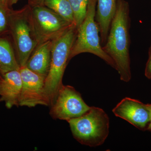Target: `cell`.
<instances>
[{
  "label": "cell",
  "mask_w": 151,
  "mask_h": 151,
  "mask_svg": "<svg viewBox=\"0 0 151 151\" xmlns=\"http://www.w3.org/2000/svg\"><path fill=\"white\" fill-rule=\"evenodd\" d=\"M130 18L129 3L117 0L116 9L109 29L104 51L113 59L121 80L128 82L132 78L129 47Z\"/></svg>",
  "instance_id": "1"
},
{
  "label": "cell",
  "mask_w": 151,
  "mask_h": 151,
  "mask_svg": "<svg viewBox=\"0 0 151 151\" xmlns=\"http://www.w3.org/2000/svg\"><path fill=\"white\" fill-rule=\"evenodd\" d=\"M77 30L72 24L64 33L53 41L51 49L50 68L45 82V94L50 106L55 100L61 86L63 77L69 62L71 48L76 37Z\"/></svg>",
  "instance_id": "2"
},
{
  "label": "cell",
  "mask_w": 151,
  "mask_h": 151,
  "mask_svg": "<svg viewBox=\"0 0 151 151\" xmlns=\"http://www.w3.org/2000/svg\"><path fill=\"white\" fill-rule=\"evenodd\" d=\"M67 122L73 137L84 145H101L109 134L110 120L107 113L101 108L91 107L82 116Z\"/></svg>",
  "instance_id": "3"
},
{
  "label": "cell",
  "mask_w": 151,
  "mask_h": 151,
  "mask_svg": "<svg viewBox=\"0 0 151 151\" xmlns=\"http://www.w3.org/2000/svg\"><path fill=\"white\" fill-rule=\"evenodd\" d=\"M97 3V0H89L86 16L77 30L69 60L78 54L88 52L99 57L116 69L115 63L104 51L101 45L99 27L95 20Z\"/></svg>",
  "instance_id": "4"
},
{
  "label": "cell",
  "mask_w": 151,
  "mask_h": 151,
  "mask_svg": "<svg viewBox=\"0 0 151 151\" xmlns=\"http://www.w3.org/2000/svg\"><path fill=\"white\" fill-rule=\"evenodd\" d=\"M31 7L27 5L21 9H12L9 20V33L13 42L14 50L20 67L25 66L38 45L30 19Z\"/></svg>",
  "instance_id": "5"
},
{
  "label": "cell",
  "mask_w": 151,
  "mask_h": 151,
  "mask_svg": "<svg viewBox=\"0 0 151 151\" xmlns=\"http://www.w3.org/2000/svg\"><path fill=\"white\" fill-rule=\"evenodd\" d=\"M31 7V6H30ZM30 19L38 45L54 40L73 24H70L45 6L31 7Z\"/></svg>",
  "instance_id": "6"
},
{
  "label": "cell",
  "mask_w": 151,
  "mask_h": 151,
  "mask_svg": "<svg viewBox=\"0 0 151 151\" xmlns=\"http://www.w3.org/2000/svg\"><path fill=\"white\" fill-rule=\"evenodd\" d=\"M50 107V114L52 119L67 122L82 116L91 108L74 87L64 85L59 89Z\"/></svg>",
  "instance_id": "7"
},
{
  "label": "cell",
  "mask_w": 151,
  "mask_h": 151,
  "mask_svg": "<svg viewBox=\"0 0 151 151\" xmlns=\"http://www.w3.org/2000/svg\"><path fill=\"white\" fill-rule=\"evenodd\" d=\"M22 86L19 106L33 108L37 105L48 106L45 94V78L25 66L20 68Z\"/></svg>",
  "instance_id": "8"
},
{
  "label": "cell",
  "mask_w": 151,
  "mask_h": 151,
  "mask_svg": "<svg viewBox=\"0 0 151 151\" xmlns=\"http://www.w3.org/2000/svg\"><path fill=\"white\" fill-rule=\"evenodd\" d=\"M113 112L115 116L126 120L139 129L147 130L150 120L148 104L126 97L113 108Z\"/></svg>",
  "instance_id": "9"
},
{
  "label": "cell",
  "mask_w": 151,
  "mask_h": 151,
  "mask_svg": "<svg viewBox=\"0 0 151 151\" xmlns=\"http://www.w3.org/2000/svg\"><path fill=\"white\" fill-rule=\"evenodd\" d=\"M19 70H11L0 75V102L11 109L19 106L22 81Z\"/></svg>",
  "instance_id": "10"
},
{
  "label": "cell",
  "mask_w": 151,
  "mask_h": 151,
  "mask_svg": "<svg viewBox=\"0 0 151 151\" xmlns=\"http://www.w3.org/2000/svg\"><path fill=\"white\" fill-rule=\"evenodd\" d=\"M53 41H48L38 45L25 65L33 72L45 78L50 68Z\"/></svg>",
  "instance_id": "11"
},
{
  "label": "cell",
  "mask_w": 151,
  "mask_h": 151,
  "mask_svg": "<svg viewBox=\"0 0 151 151\" xmlns=\"http://www.w3.org/2000/svg\"><path fill=\"white\" fill-rule=\"evenodd\" d=\"M97 3L95 20L103 47L106 43L111 22L116 13L117 0H97Z\"/></svg>",
  "instance_id": "12"
},
{
  "label": "cell",
  "mask_w": 151,
  "mask_h": 151,
  "mask_svg": "<svg viewBox=\"0 0 151 151\" xmlns=\"http://www.w3.org/2000/svg\"><path fill=\"white\" fill-rule=\"evenodd\" d=\"M20 68L10 42L0 36V75Z\"/></svg>",
  "instance_id": "13"
},
{
  "label": "cell",
  "mask_w": 151,
  "mask_h": 151,
  "mask_svg": "<svg viewBox=\"0 0 151 151\" xmlns=\"http://www.w3.org/2000/svg\"><path fill=\"white\" fill-rule=\"evenodd\" d=\"M44 6L70 24H73V12L68 0H44Z\"/></svg>",
  "instance_id": "14"
},
{
  "label": "cell",
  "mask_w": 151,
  "mask_h": 151,
  "mask_svg": "<svg viewBox=\"0 0 151 151\" xmlns=\"http://www.w3.org/2000/svg\"><path fill=\"white\" fill-rule=\"evenodd\" d=\"M73 17V24L78 29L85 19L89 0H68Z\"/></svg>",
  "instance_id": "15"
},
{
  "label": "cell",
  "mask_w": 151,
  "mask_h": 151,
  "mask_svg": "<svg viewBox=\"0 0 151 151\" xmlns=\"http://www.w3.org/2000/svg\"><path fill=\"white\" fill-rule=\"evenodd\" d=\"M12 10L0 0V36L9 33V20Z\"/></svg>",
  "instance_id": "16"
},
{
  "label": "cell",
  "mask_w": 151,
  "mask_h": 151,
  "mask_svg": "<svg viewBox=\"0 0 151 151\" xmlns=\"http://www.w3.org/2000/svg\"><path fill=\"white\" fill-rule=\"evenodd\" d=\"M145 76L148 79H151V45L149 50V58L146 63Z\"/></svg>",
  "instance_id": "17"
},
{
  "label": "cell",
  "mask_w": 151,
  "mask_h": 151,
  "mask_svg": "<svg viewBox=\"0 0 151 151\" xmlns=\"http://www.w3.org/2000/svg\"><path fill=\"white\" fill-rule=\"evenodd\" d=\"M44 0H28V4L30 6H43Z\"/></svg>",
  "instance_id": "18"
},
{
  "label": "cell",
  "mask_w": 151,
  "mask_h": 151,
  "mask_svg": "<svg viewBox=\"0 0 151 151\" xmlns=\"http://www.w3.org/2000/svg\"><path fill=\"white\" fill-rule=\"evenodd\" d=\"M6 6L12 8L14 5L16 4L19 0H1Z\"/></svg>",
  "instance_id": "19"
},
{
  "label": "cell",
  "mask_w": 151,
  "mask_h": 151,
  "mask_svg": "<svg viewBox=\"0 0 151 151\" xmlns=\"http://www.w3.org/2000/svg\"><path fill=\"white\" fill-rule=\"evenodd\" d=\"M148 105L150 111V120L147 130L151 132V104H148Z\"/></svg>",
  "instance_id": "20"
}]
</instances>
